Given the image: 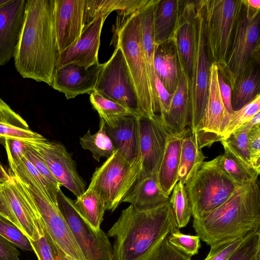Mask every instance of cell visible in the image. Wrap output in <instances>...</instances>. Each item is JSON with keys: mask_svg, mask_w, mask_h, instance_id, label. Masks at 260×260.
<instances>
[{"mask_svg": "<svg viewBox=\"0 0 260 260\" xmlns=\"http://www.w3.org/2000/svg\"><path fill=\"white\" fill-rule=\"evenodd\" d=\"M54 0H26L24 21L14 56L24 78L52 86L58 55L53 22Z\"/></svg>", "mask_w": 260, "mask_h": 260, "instance_id": "6da1fadb", "label": "cell"}, {"mask_svg": "<svg viewBox=\"0 0 260 260\" xmlns=\"http://www.w3.org/2000/svg\"><path fill=\"white\" fill-rule=\"evenodd\" d=\"M176 228L169 201L146 211L130 205L107 234L114 238V260H147Z\"/></svg>", "mask_w": 260, "mask_h": 260, "instance_id": "7a4b0ae2", "label": "cell"}, {"mask_svg": "<svg viewBox=\"0 0 260 260\" xmlns=\"http://www.w3.org/2000/svg\"><path fill=\"white\" fill-rule=\"evenodd\" d=\"M193 228L210 246L260 230V189L258 179L240 186L223 203L204 217L193 220Z\"/></svg>", "mask_w": 260, "mask_h": 260, "instance_id": "3957f363", "label": "cell"}, {"mask_svg": "<svg viewBox=\"0 0 260 260\" xmlns=\"http://www.w3.org/2000/svg\"><path fill=\"white\" fill-rule=\"evenodd\" d=\"M111 43L124 56L137 93L141 117L153 118L158 108L151 91L142 46L139 11L118 14Z\"/></svg>", "mask_w": 260, "mask_h": 260, "instance_id": "277c9868", "label": "cell"}, {"mask_svg": "<svg viewBox=\"0 0 260 260\" xmlns=\"http://www.w3.org/2000/svg\"><path fill=\"white\" fill-rule=\"evenodd\" d=\"M259 11L246 0L239 1L229 52L224 65L218 67L232 89L248 64L259 61Z\"/></svg>", "mask_w": 260, "mask_h": 260, "instance_id": "5b68a950", "label": "cell"}, {"mask_svg": "<svg viewBox=\"0 0 260 260\" xmlns=\"http://www.w3.org/2000/svg\"><path fill=\"white\" fill-rule=\"evenodd\" d=\"M184 186L194 219L217 208L240 186L221 168L219 155L204 161Z\"/></svg>", "mask_w": 260, "mask_h": 260, "instance_id": "8992f818", "label": "cell"}, {"mask_svg": "<svg viewBox=\"0 0 260 260\" xmlns=\"http://www.w3.org/2000/svg\"><path fill=\"white\" fill-rule=\"evenodd\" d=\"M141 158L128 161L117 150L95 170L88 187L103 200L106 210L113 212L139 179Z\"/></svg>", "mask_w": 260, "mask_h": 260, "instance_id": "52a82bcc", "label": "cell"}, {"mask_svg": "<svg viewBox=\"0 0 260 260\" xmlns=\"http://www.w3.org/2000/svg\"><path fill=\"white\" fill-rule=\"evenodd\" d=\"M195 43L190 81L188 84L189 123L191 134L197 136L201 130L208 97L210 66L204 19L200 1H196L194 21Z\"/></svg>", "mask_w": 260, "mask_h": 260, "instance_id": "ba28073f", "label": "cell"}, {"mask_svg": "<svg viewBox=\"0 0 260 260\" xmlns=\"http://www.w3.org/2000/svg\"><path fill=\"white\" fill-rule=\"evenodd\" d=\"M239 0H200L211 63L223 67L228 55Z\"/></svg>", "mask_w": 260, "mask_h": 260, "instance_id": "9c48e42d", "label": "cell"}, {"mask_svg": "<svg viewBox=\"0 0 260 260\" xmlns=\"http://www.w3.org/2000/svg\"><path fill=\"white\" fill-rule=\"evenodd\" d=\"M59 209L64 217L85 260H114L108 236L85 221L77 211L74 201L59 190L57 194Z\"/></svg>", "mask_w": 260, "mask_h": 260, "instance_id": "30bf717a", "label": "cell"}, {"mask_svg": "<svg viewBox=\"0 0 260 260\" xmlns=\"http://www.w3.org/2000/svg\"><path fill=\"white\" fill-rule=\"evenodd\" d=\"M100 72L96 91L141 117L137 93L124 56L118 47Z\"/></svg>", "mask_w": 260, "mask_h": 260, "instance_id": "8fae6325", "label": "cell"}, {"mask_svg": "<svg viewBox=\"0 0 260 260\" xmlns=\"http://www.w3.org/2000/svg\"><path fill=\"white\" fill-rule=\"evenodd\" d=\"M22 182L34 199L52 238L71 260H85L57 204L51 201L27 176L12 172Z\"/></svg>", "mask_w": 260, "mask_h": 260, "instance_id": "7c38bea8", "label": "cell"}, {"mask_svg": "<svg viewBox=\"0 0 260 260\" xmlns=\"http://www.w3.org/2000/svg\"><path fill=\"white\" fill-rule=\"evenodd\" d=\"M24 142L38 152L61 186L68 189L76 197L86 190L85 183L78 173L76 162L63 144L45 137Z\"/></svg>", "mask_w": 260, "mask_h": 260, "instance_id": "4fadbf2b", "label": "cell"}, {"mask_svg": "<svg viewBox=\"0 0 260 260\" xmlns=\"http://www.w3.org/2000/svg\"><path fill=\"white\" fill-rule=\"evenodd\" d=\"M169 135L159 115L156 114L152 118L140 117V145L142 168L139 179L157 173Z\"/></svg>", "mask_w": 260, "mask_h": 260, "instance_id": "5bb4252c", "label": "cell"}, {"mask_svg": "<svg viewBox=\"0 0 260 260\" xmlns=\"http://www.w3.org/2000/svg\"><path fill=\"white\" fill-rule=\"evenodd\" d=\"M86 0H54L53 22L58 53L72 45L84 28Z\"/></svg>", "mask_w": 260, "mask_h": 260, "instance_id": "9a60e30c", "label": "cell"}, {"mask_svg": "<svg viewBox=\"0 0 260 260\" xmlns=\"http://www.w3.org/2000/svg\"><path fill=\"white\" fill-rule=\"evenodd\" d=\"M105 63L89 67L70 63L55 68L52 87L63 93L67 100L94 90Z\"/></svg>", "mask_w": 260, "mask_h": 260, "instance_id": "2e32d148", "label": "cell"}, {"mask_svg": "<svg viewBox=\"0 0 260 260\" xmlns=\"http://www.w3.org/2000/svg\"><path fill=\"white\" fill-rule=\"evenodd\" d=\"M218 74L217 65L212 62L210 66L208 97L201 130L197 136L201 149L221 140L220 127L225 110L220 94Z\"/></svg>", "mask_w": 260, "mask_h": 260, "instance_id": "e0dca14e", "label": "cell"}, {"mask_svg": "<svg viewBox=\"0 0 260 260\" xmlns=\"http://www.w3.org/2000/svg\"><path fill=\"white\" fill-rule=\"evenodd\" d=\"M107 17L101 16L84 27L78 39L58 53L55 68L70 63L89 67L99 62L101 34Z\"/></svg>", "mask_w": 260, "mask_h": 260, "instance_id": "ac0fdd59", "label": "cell"}, {"mask_svg": "<svg viewBox=\"0 0 260 260\" xmlns=\"http://www.w3.org/2000/svg\"><path fill=\"white\" fill-rule=\"evenodd\" d=\"M26 0H0V67L12 57L24 21Z\"/></svg>", "mask_w": 260, "mask_h": 260, "instance_id": "d6986e66", "label": "cell"}, {"mask_svg": "<svg viewBox=\"0 0 260 260\" xmlns=\"http://www.w3.org/2000/svg\"><path fill=\"white\" fill-rule=\"evenodd\" d=\"M196 1H182L176 27L171 38L180 66L189 84L192 72L195 43Z\"/></svg>", "mask_w": 260, "mask_h": 260, "instance_id": "ffe728a7", "label": "cell"}, {"mask_svg": "<svg viewBox=\"0 0 260 260\" xmlns=\"http://www.w3.org/2000/svg\"><path fill=\"white\" fill-rule=\"evenodd\" d=\"M9 174V177L2 184V189L22 231L31 239L34 230L33 219L38 207L27 188L10 169Z\"/></svg>", "mask_w": 260, "mask_h": 260, "instance_id": "44dd1931", "label": "cell"}, {"mask_svg": "<svg viewBox=\"0 0 260 260\" xmlns=\"http://www.w3.org/2000/svg\"><path fill=\"white\" fill-rule=\"evenodd\" d=\"M140 117L135 114H129L121 117L112 127L108 126L105 124L106 133L115 149L128 161L141 158Z\"/></svg>", "mask_w": 260, "mask_h": 260, "instance_id": "7402d4cb", "label": "cell"}, {"mask_svg": "<svg viewBox=\"0 0 260 260\" xmlns=\"http://www.w3.org/2000/svg\"><path fill=\"white\" fill-rule=\"evenodd\" d=\"M161 188L157 173L138 179L122 200L139 211H146L156 208L169 201Z\"/></svg>", "mask_w": 260, "mask_h": 260, "instance_id": "603a6c76", "label": "cell"}, {"mask_svg": "<svg viewBox=\"0 0 260 260\" xmlns=\"http://www.w3.org/2000/svg\"><path fill=\"white\" fill-rule=\"evenodd\" d=\"M154 66L155 73L164 86L173 94L178 86L180 76L179 60L173 40L155 45Z\"/></svg>", "mask_w": 260, "mask_h": 260, "instance_id": "cb8c5ba5", "label": "cell"}, {"mask_svg": "<svg viewBox=\"0 0 260 260\" xmlns=\"http://www.w3.org/2000/svg\"><path fill=\"white\" fill-rule=\"evenodd\" d=\"M190 131L187 128L182 133L172 135L169 134L163 157L157 172L159 185L169 196L178 181L181 146L183 139Z\"/></svg>", "mask_w": 260, "mask_h": 260, "instance_id": "d4e9b609", "label": "cell"}, {"mask_svg": "<svg viewBox=\"0 0 260 260\" xmlns=\"http://www.w3.org/2000/svg\"><path fill=\"white\" fill-rule=\"evenodd\" d=\"M189 115L188 83L184 72L180 70L179 83L173 93L169 112L161 121L167 132L175 135L186 129Z\"/></svg>", "mask_w": 260, "mask_h": 260, "instance_id": "484cf974", "label": "cell"}, {"mask_svg": "<svg viewBox=\"0 0 260 260\" xmlns=\"http://www.w3.org/2000/svg\"><path fill=\"white\" fill-rule=\"evenodd\" d=\"M42 135L32 131L26 121L0 98V143L6 140L31 141L42 139Z\"/></svg>", "mask_w": 260, "mask_h": 260, "instance_id": "4316f807", "label": "cell"}, {"mask_svg": "<svg viewBox=\"0 0 260 260\" xmlns=\"http://www.w3.org/2000/svg\"><path fill=\"white\" fill-rule=\"evenodd\" d=\"M182 1L157 0L153 11L154 44L159 45L171 39L177 25Z\"/></svg>", "mask_w": 260, "mask_h": 260, "instance_id": "83f0119b", "label": "cell"}, {"mask_svg": "<svg viewBox=\"0 0 260 260\" xmlns=\"http://www.w3.org/2000/svg\"><path fill=\"white\" fill-rule=\"evenodd\" d=\"M157 1V0H150L146 6L139 11V15L141 43L146 63L148 76L152 95L158 108L154 83L155 44L153 26V11Z\"/></svg>", "mask_w": 260, "mask_h": 260, "instance_id": "f1b7e54d", "label": "cell"}, {"mask_svg": "<svg viewBox=\"0 0 260 260\" xmlns=\"http://www.w3.org/2000/svg\"><path fill=\"white\" fill-rule=\"evenodd\" d=\"M260 94L259 61H251L232 89L231 104L236 111Z\"/></svg>", "mask_w": 260, "mask_h": 260, "instance_id": "f546056e", "label": "cell"}, {"mask_svg": "<svg viewBox=\"0 0 260 260\" xmlns=\"http://www.w3.org/2000/svg\"><path fill=\"white\" fill-rule=\"evenodd\" d=\"M150 0H86L84 27L95 19L107 16L113 11L118 14H130L139 11Z\"/></svg>", "mask_w": 260, "mask_h": 260, "instance_id": "4dcf8cb0", "label": "cell"}, {"mask_svg": "<svg viewBox=\"0 0 260 260\" xmlns=\"http://www.w3.org/2000/svg\"><path fill=\"white\" fill-rule=\"evenodd\" d=\"M205 158L198 144L197 136L191 134L190 131L181 143L178 181L184 185L188 183L204 162Z\"/></svg>", "mask_w": 260, "mask_h": 260, "instance_id": "1f68e13d", "label": "cell"}, {"mask_svg": "<svg viewBox=\"0 0 260 260\" xmlns=\"http://www.w3.org/2000/svg\"><path fill=\"white\" fill-rule=\"evenodd\" d=\"M33 222L32 238L28 239L38 260H61L64 253L52 238L39 211L35 214Z\"/></svg>", "mask_w": 260, "mask_h": 260, "instance_id": "d6a6232c", "label": "cell"}, {"mask_svg": "<svg viewBox=\"0 0 260 260\" xmlns=\"http://www.w3.org/2000/svg\"><path fill=\"white\" fill-rule=\"evenodd\" d=\"M220 142L224 152L219 155V163L222 169L234 181L241 186L257 179L260 173L244 163L225 141Z\"/></svg>", "mask_w": 260, "mask_h": 260, "instance_id": "836d02e7", "label": "cell"}, {"mask_svg": "<svg viewBox=\"0 0 260 260\" xmlns=\"http://www.w3.org/2000/svg\"><path fill=\"white\" fill-rule=\"evenodd\" d=\"M74 204L81 217L91 226L101 229L106 210L105 204L100 195L94 190L87 188L77 197Z\"/></svg>", "mask_w": 260, "mask_h": 260, "instance_id": "e575fe53", "label": "cell"}, {"mask_svg": "<svg viewBox=\"0 0 260 260\" xmlns=\"http://www.w3.org/2000/svg\"><path fill=\"white\" fill-rule=\"evenodd\" d=\"M105 122L100 118L99 129L95 134L91 135L90 129L82 137H80V144L81 147L88 150L92 153V156L99 161L102 157H110L116 149L105 129Z\"/></svg>", "mask_w": 260, "mask_h": 260, "instance_id": "d590c367", "label": "cell"}, {"mask_svg": "<svg viewBox=\"0 0 260 260\" xmlns=\"http://www.w3.org/2000/svg\"><path fill=\"white\" fill-rule=\"evenodd\" d=\"M260 112V94L251 102L229 114L226 112L223 118L220 135L221 140L226 139L232 133L249 121Z\"/></svg>", "mask_w": 260, "mask_h": 260, "instance_id": "8d00e7d4", "label": "cell"}, {"mask_svg": "<svg viewBox=\"0 0 260 260\" xmlns=\"http://www.w3.org/2000/svg\"><path fill=\"white\" fill-rule=\"evenodd\" d=\"M90 102L106 125L112 127L122 116L135 114L131 110L96 91L90 93Z\"/></svg>", "mask_w": 260, "mask_h": 260, "instance_id": "74e56055", "label": "cell"}, {"mask_svg": "<svg viewBox=\"0 0 260 260\" xmlns=\"http://www.w3.org/2000/svg\"><path fill=\"white\" fill-rule=\"evenodd\" d=\"M169 202L171 206L177 228L185 227L192 215L190 205L182 183L178 181L175 184Z\"/></svg>", "mask_w": 260, "mask_h": 260, "instance_id": "f35d334b", "label": "cell"}, {"mask_svg": "<svg viewBox=\"0 0 260 260\" xmlns=\"http://www.w3.org/2000/svg\"><path fill=\"white\" fill-rule=\"evenodd\" d=\"M9 166L12 171H17L28 177L51 201L57 204V194L60 189L56 188L45 178L24 156L20 162L9 164Z\"/></svg>", "mask_w": 260, "mask_h": 260, "instance_id": "ab89813d", "label": "cell"}, {"mask_svg": "<svg viewBox=\"0 0 260 260\" xmlns=\"http://www.w3.org/2000/svg\"><path fill=\"white\" fill-rule=\"evenodd\" d=\"M167 240L177 250L190 257L197 254L201 247L199 236L183 234L177 228L170 232Z\"/></svg>", "mask_w": 260, "mask_h": 260, "instance_id": "60d3db41", "label": "cell"}, {"mask_svg": "<svg viewBox=\"0 0 260 260\" xmlns=\"http://www.w3.org/2000/svg\"><path fill=\"white\" fill-rule=\"evenodd\" d=\"M250 129L245 123L232 133L226 139L223 140L227 143L244 163L253 168L250 162L247 139L248 133Z\"/></svg>", "mask_w": 260, "mask_h": 260, "instance_id": "b9f144b4", "label": "cell"}, {"mask_svg": "<svg viewBox=\"0 0 260 260\" xmlns=\"http://www.w3.org/2000/svg\"><path fill=\"white\" fill-rule=\"evenodd\" d=\"M226 260H260V230L240 245Z\"/></svg>", "mask_w": 260, "mask_h": 260, "instance_id": "7bdbcfd3", "label": "cell"}, {"mask_svg": "<svg viewBox=\"0 0 260 260\" xmlns=\"http://www.w3.org/2000/svg\"><path fill=\"white\" fill-rule=\"evenodd\" d=\"M0 236L25 251L32 250L28 238L17 226L0 216Z\"/></svg>", "mask_w": 260, "mask_h": 260, "instance_id": "ee69618b", "label": "cell"}, {"mask_svg": "<svg viewBox=\"0 0 260 260\" xmlns=\"http://www.w3.org/2000/svg\"><path fill=\"white\" fill-rule=\"evenodd\" d=\"M255 232L256 231L250 232L236 239L220 242L211 246L209 252L204 260H226L240 245Z\"/></svg>", "mask_w": 260, "mask_h": 260, "instance_id": "f6af8a7d", "label": "cell"}, {"mask_svg": "<svg viewBox=\"0 0 260 260\" xmlns=\"http://www.w3.org/2000/svg\"><path fill=\"white\" fill-rule=\"evenodd\" d=\"M26 143L24 156L33 165L36 170L50 183L58 189L60 185L54 177L45 162L38 152L30 145Z\"/></svg>", "mask_w": 260, "mask_h": 260, "instance_id": "bcb514c9", "label": "cell"}, {"mask_svg": "<svg viewBox=\"0 0 260 260\" xmlns=\"http://www.w3.org/2000/svg\"><path fill=\"white\" fill-rule=\"evenodd\" d=\"M147 260H191V257L180 252L168 241L167 238L154 250Z\"/></svg>", "mask_w": 260, "mask_h": 260, "instance_id": "7dc6e473", "label": "cell"}, {"mask_svg": "<svg viewBox=\"0 0 260 260\" xmlns=\"http://www.w3.org/2000/svg\"><path fill=\"white\" fill-rule=\"evenodd\" d=\"M250 162L253 168L260 173V126L252 127L247 136Z\"/></svg>", "mask_w": 260, "mask_h": 260, "instance_id": "c3c4849f", "label": "cell"}, {"mask_svg": "<svg viewBox=\"0 0 260 260\" xmlns=\"http://www.w3.org/2000/svg\"><path fill=\"white\" fill-rule=\"evenodd\" d=\"M154 83L159 112L160 113L159 116L161 120L162 121L169 112L173 93L171 94L167 91L155 73L154 75Z\"/></svg>", "mask_w": 260, "mask_h": 260, "instance_id": "681fc988", "label": "cell"}, {"mask_svg": "<svg viewBox=\"0 0 260 260\" xmlns=\"http://www.w3.org/2000/svg\"><path fill=\"white\" fill-rule=\"evenodd\" d=\"M8 157L9 164H17L24 156L26 143L16 139L6 140L4 145Z\"/></svg>", "mask_w": 260, "mask_h": 260, "instance_id": "f907efd6", "label": "cell"}, {"mask_svg": "<svg viewBox=\"0 0 260 260\" xmlns=\"http://www.w3.org/2000/svg\"><path fill=\"white\" fill-rule=\"evenodd\" d=\"M218 82L220 96L225 111L227 113L231 114L234 112L231 104L232 88L222 73L219 70Z\"/></svg>", "mask_w": 260, "mask_h": 260, "instance_id": "816d5d0a", "label": "cell"}, {"mask_svg": "<svg viewBox=\"0 0 260 260\" xmlns=\"http://www.w3.org/2000/svg\"><path fill=\"white\" fill-rule=\"evenodd\" d=\"M6 180L0 179V216L10 221L21 230L20 225L2 189V184Z\"/></svg>", "mask_w": 260, "mask_h": 260, "instance_id": "f5cc1de1", "label": "cell"}, {"mask_svg": "<svg viewBox=\"0 0 260 260\" xmlns=\"http://www.w3.org/2000/svg\"><path fill=\"white\" fill-rule=\"evenodd\" d=\"M15 246L0 236V260H21Z\"/></svg>", "mask_w": 260, "mask_h": 260, "instance_id": "db71d44e", "label": "cell"}, {"mask_svg": "<svg viewBox=\"0 0 260 260\" xmlns=\"http://www.w3.org/2000/svg\"><path fill=\"white\" fill-rule=\"evenodd\" d=\"M9 177V174L7 173L3 167L1 160L0 155V179L4 180H8Z\"/></svg>", "mask_w": 260, "mask_h": 260, "instance_id": "11a10c76", "label": "cell"}, {"mask_svg": "<svg viewBox=\"0 0 260 260\" xmlns=\"http://www.w3.org/2000/svg\"><path fill=\"white\" fill-rule=\"evenodd\" d=\"M246 2L252 8L260 9V0H246Z\"/></svg>", "mask_w": 260, "mask_h": 260, "instance_id": "9f6ffc18", "label": "cell"}, {"mask_svg": "<svg viewBox=\"0 0 260 260\" xmlns=\"http://www.w3.org/2000/svg\"><path fill=\"white\" fill-rule=\"evenodd\" d=\"M61 260H71V259H69L66 255V254L64 253H63V254L62 255L61 258Z\"/></svg>", "mask_w": 260, "mask_h": 260, "instance_id": "6f0895ef", "label": "cell"}]
</instances>
